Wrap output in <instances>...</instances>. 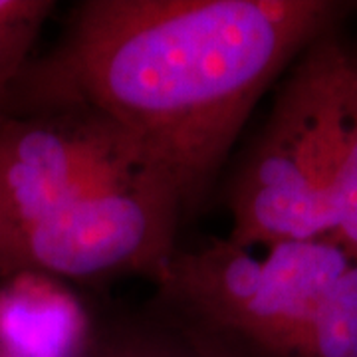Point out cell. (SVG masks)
Instances as JSON below:
<instances>
[{"instance_id": "cell-5", "label": "cell", "mask_w": 357, "mask_h": 357, "mask_svg": "<svg viewBox=\"0 0 357 357\" xmlns=\"http://www.w3.org/2000/svg\"><path fill=\"white\" fill-rule=\"evenodd\" d=\"M153 167L112 119L89 107L0 121V250L74 199ZM157 169V167H155Z\"/></svg>"}, {"instance_id": "cell-2", "label": "cell", "mask_w": 357, "mask_h": 357, "mask_svg": "<svg viewBox=\"0 0 357 357\" xmlns=\"http://www.w3.org/2000/svg\"><path fill=\"white\" fill-rule=\"evenodd\" d=\"M260 250L230 238L177 246L151 278L153 312L222 357H294L351 258L332 236Z\"/></svg>"}, {"instance_id": "cell-9", "label": "cell", "mask_w": 357, "mask_h": 357, "mask_svg": "<svg viewBox=\"0 0 357 357\" xmlns=\"http://www.w3.org/2000/svg\"><path fill=\"white\" fill-rule=\"evenodd\" d=\"M50 0H0V121L16 77L32 58L40 30L54 10Z\"/></svg>"}, {"instance_id": "cell-10", "label": "cell", "mask_w": 357, "mask_h": 357, "mask_svg": "<svg viewBox=\"0 0 357 357\" xmlns=\"http://www.w3.org/2000/svg\"><path fill=\"white\" fill-rule=\"evenodd\" d=\"M330 236L351 260H357V54L347 93L344 143L333 181Z\"/></svg>"}, {"instance_id": "cell-7", "label": "cell", "mask_w": 357, "mask_h": 357, "mask_svg": "<svg viewBox=\"0 0 357 357\" xmlns=\"http://www.w3.org/2000/svg\"><path fill=\"white\" fill-rule=\"evenodd\" d=\"M294 357H357V260L324 298Z\"/></svg>"}, {"instance_id": "cell-4", "label": "cell", "mask_w": 357, "mask_h": 357, "mask_svg": "<svg viewBox=\"0 0 357 357\" xmlns=\"http://www.w3.org/2000/svg\"><path fill=\"white\" fill-rule=\"evenodd\" d=\"M185 217L173 181L155 167L89 191L20 230L0 250V276L36 270L64 282L153 278L177 248Z\"/></svg>"}, {"instance_id": "cell-3", "label": "cell", "mask_w": 357, "mask_h": 357, "mask_svg": "<svg viewBox=\"0 0 357 357\" xmlns=\"http://www.w3.org/2000/svg\"><path fill=\"white\" fill-rule=\"evenodd\" d=\"M356 54L333 28L290 66L264 126L230 178L232 243L264 248L330 236Z\"/></svg>"}, {"instance_id": "cell-1", "label": "cell", "mask_w": 357, "mask_h": 357, "mask_svg": "<svg viewBox=\"0 0 357 357\" xmlns=\"http://www.w3.org/2000/svg\"><path fill=\"white\" fill-rule=\"evenodd\" d=\"M330 0H88L16 77L6 117L96 109L173 181L185 215L208 199L256 103L335 28Z\"/></svg>"}, {"instance_id": "cell-6", "label": "cell", "mask_w": 357, "mask_h": 357, "mask_svg": "<svg viewBox=\"0 0 357 357\" xmlns=\"http://www.w3.org/2000/svg\"><path fill=\"white\" fill-rule=\"evenodd\" d=\"M96 330L68 282L36 270L0 276V357H88Z\"/></svg>"}, {"instance_id": "cell-8", "label": "cell", "mask_w": 357, "mask_h": 357, "mask_svg": "<svg viewBox=\"0 0 357 357\" xmlns=\"http://www.w3.org/2000/svg\"><path fill=\"white\" fill-rule=\"evenodd\" d=\"M88 357H222L155 312L151 321L103 330L98 326Z\"/></svg>"}]
</instances>
